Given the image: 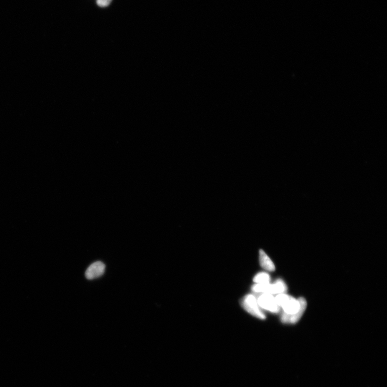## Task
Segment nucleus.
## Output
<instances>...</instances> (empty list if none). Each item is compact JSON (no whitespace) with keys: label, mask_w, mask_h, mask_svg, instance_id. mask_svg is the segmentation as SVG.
I'll return each instance as SVG.
<instances>
[{"label":"nucleus","mask_w":387,"mask_h":387,"mask_svg":"<svg viewBox=\"0 0 387 387\" xmlns=\"http://www.w3.org/2000/svg\"><path fill=\"white\" fill-rule=\"evenodd\" d=\"M284 313L294 315L300 312H305L307 303L305 298L300 297L298 299L285 293L277 295L275 297Z\"/></svg>","instance_id":"f257e3e1"},{"label":"nucleus","mask_w":387,"mask_h":387,"mask_svg":"<svg viewBox=\"0 0 387 387\" xmlns=\"http://www.w3.org/2000/svg\"><path fill=\"white\" fill-rule=\"evenodd\" d=\"M242 306L249 314L259 319L265 320L266 316L258 305L257 298L253 294H248L244 297L241 302Z\"/></svg>","instance_id":"f03ea898"},{"label":"nucleus","mask_w":387,"mask_h":387,"mask_svg":"<svg viewBox=\"0 0 387 387\" xmlns=\"http://www.w3.org/2000/svg\"><path fill=\"white\" fill-rule=\"evenodd\" d=\"M258 305L261 309L272 313H278L280 307L273 295L268 293H262L257 298Z\"/></svg>","instance_id":"7ed1b4c3"},{"label":"nucleus","mask_w":387,"mask_h":387,"mask_svg":"<svg viewBox=\"0 0 387 387\" xmlns=\"http://www.w3.org/2000/svg\"><path fill=\"white\" fill-rule=\"evenodd\" d=\"M106 266L101 262H97L91 265L86 270L85 276L89 280L98 278L104 273Z\"/></svg>","instance_id":"20e7f679"},{"label":"nucleus","mask_w":387,"mask_h":387,"mask_svg":"<svg viewBox=\"0 0 387 387\" xmlns=\"http://www.w3.org/2000/svg\"><path fill=\"white\" fill-rule=\"evenodd\" d=\"M287 290V287L285 282L279 279L275 281L273 283L270 284L269 294L278 295L285 293Z\"/></svg>","instance_id":"39448f33"},{"label":"nucleus","mask_w":387,"mask_h":387,"mask_svg":"<svg viewBox=\"0 0 387 387\" xmlns=\"http://www.w3.org/2000/svg\"><path fill=\"white\" fill-rule=\"evenodd\" d=\"M260 262L262 268L266 271L273 272L275 267L270 257L262 249L260 251Z\"/></svg>","instance_id":"423d86ee"},{"label":"nucleus","mask_w":387,"mask_h":387,"mask_svg":"<svg viewBox=\"0 0 387 387\" xmlns=\"http://www.w3.org/2000/svg\"><path fill=\"white\" fill-rule=\"evenodd\" d=\"M253 281L256 283H269L271 282V277L266 272H260L255 275Z\"/></svg>","instance_id":"0eeeda50"},{"label":"nucleus","mask_w":387,"mask_h":387,"mask_svg":"<svg viewBox=\"0 0 387 387\" xmlns=\"http://www.w3.org/2000/svg\"><path fill=\"white\" fill-rule=\"evenodd\" d=\"M112 0H98L97 4L100 7H106L108 6Z\"/></svg>","instance_id":"6e6552de"}]
</instances>
